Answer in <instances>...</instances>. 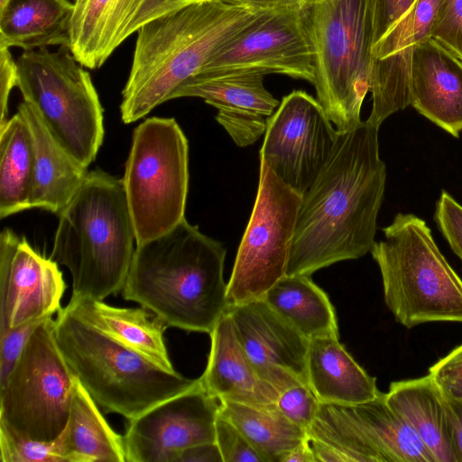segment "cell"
<instances>
[{
	"instance_id": "cell-26",
	"label": "cell",
	"mask_w": 462,
	"mask_h": 462,
	"mask_svg": "<svg viewBox=\"0 0 462 462\" xmlns=\"http://www.w3.org/2000/svg\"><path fill=\"white\" fill-rule=\"evenodd\" d=\"M75 310L89 323L140 354L161 369L175 373L163 340L168 327L147 309L113 307L91 298H70Z\"/></svg>"
},
{
	"instance_id": "cell-40",
	"label": "cell",
	"mask_w": 462,
	"mask_h": 462,
	"mask_svg": "<svg viewBox=\"0 0 462 462\" xmlns=\"http://www.w3.org/2000/svg\"><path fill=\"white\" fill-rule=\"evenodd\" d=\"M18 72L16 60H14L9 48L0 46V128L8 118V101L12 89L17 87Z\"/></svg>"
},
{
	"instance_id": "cell-16",
	"label": "cell",
	"mask_w": 462,
	"mask_h": 462,
	"mask_svg": "<svg viewBox=\"0 0 462 462\" xmlns=\"http://www.w3.org/2000/svg\"><path fill=\"white\" fill-rule=\"evenodd\" d=\"M58 263L12 229L0 233V333L59 312L66 283Z\"/></svg>"
},
{
	"instance_id": "cell-29",
	"label": "cell",
	"mask_w": 462,
	"mask_h": 462,
	"mask_svg": "<svg viewBox=\"0 0 462 462\" xmlns=\"http://www.w3.org/2000/svg\"><path fill=\"white\" fill-rule=\"evenodd\" d=\"M263 300L309 340L338 337L335 310L328 295L310 275L283 276Z\"/></svg>"
},
{
	"instance_id": "cell-39",
	"label": "cell",
	"mask_w": 462,
	"mask_h": 462,
	"mask_svg": "<svg viewBox=\"0 0 462 462\" xmlns=\"http://www.w3.org/2000/svg\"><path fill=\"white\" fill-rule=\"evenodd\" d=\"M43 319L0 333V387L7 381L32 331Z\"/></svg>"
},
{
	"instance_id": "cell-13",
	"label": "cell",
	"mask_w": 462,
	"mask_h": 462,
	"mask_svg": "<svg viewBox=\"0 0 462 462\" xmlns=\"http://www.w3.org/2000/svg\"><path fill=\"white\" fill-rule=\"evenodd\" d=\"M337 134L318 99L294 90L267 120L260 162L303 196L330 157Z\"/></svg>"
},
{
	"instance_id": "cell-7",
	"label": "cell",
	"mask_w": 462,
	"mask_h": 462,
	"mask_svg": "<svg viewBox=\"0 0 462 462\" xmlns=\"http://www.w3.org/2000/svg\"><path fill=\"white\" fill-rule=\"evenodd\" d=\"M302 19L314 52L317 99L337 132L358 126L369 91L372 48L366 0H309Z\"/></svg>"
},
{
	"instance_id": "cell-25",
	"label": "cell",
	"mask_w": 462,
	"mask_h": 462,
	"mask_svg": "<svg viewBox=\"0 0 462 462\" xmlns=\"http://www.w3.org/2000/svg\"><path fill=\"white\" fill-rule=\"evenodd\" d=\"M385 398L411 426L435 462H456L447 401L429 374L393 382Z\"/></svg>"
},
{
	"instance_id": "cell-8",
	"label": "cell",
	"mask_w": 462,
	"mask_h": 462,
	"mask_svg": "<svg viewBox=\"0 0 462 462\" xmlns=\"http://www.w3.org/2000/svg\"><path fill=\"white\" fill-rule=\"evenodd\" d=\"M16 65L23 100L55 140L88 167L104 139V109L89 73L65 46L23 51Z\"/></svg>"
},
{
	"instance_id": "cell-33",
	"label": "cell",
	"mask_w": 462,
	"mask_h": 462,
	"mask_svg": "<svg viewBox=\"0 0 462 462\" xmlns=\"http://www.w3.org/2000/svg\"><path fill=\"white\" fill-rule=\"evenodd\" d=\"M320 403L310 384L301 383L281 392L275 406L290 421L308 432Z\"/></svg>"
},
{
	"instance_id": "cell-19",
	"label": "cell",
	"mask_w": 462,
	"mask_h": 462,
	"mask_svg": "<svg viewBox=\"0 0 462 462\" xmlns=\"http://www.w3.org/2000/svg\"><path fill=\"white\" fill-rule=\"evenodd\" d=\"M442 0H418L411 11L371 48L372 110L366 122L380 127L410 106L412 51L430 38Z\"/></svg>"
},
{
	"instance_id": "cell-35",
	"label": "cell",
	"mask_w": 462,
	"mask_h": 462,
	"mask_svg": "<svg viewBox=\"0 0 462 462\" xmlns=\"http://www.w3.org/2000/svg\"><path fill=\"white\" fill-rule=\"evenodd\" d=\"M430 38L462 60V0H442Z\"/></svg>"
},
{
	"instance_id": "cell-10",
	"label": "cell",
	"mask_w": 462,
	"mask_h": 462,
	"mask_svg": "<svg viewBox=\"0 0 462 462\" xmlns=\"http://www.w3.org/2000/svg\"><path fill=\"white\" fill-rule=\"evenodd\" d=\"M75 375L55 337V320H42L0 387V425L32 440L51 442L63 432Z\"/></svg>"
},
{
	"instance_id": "cell-1",
	"label": "cell",
	"mask_w": 462,
	"mask_h": 462,
	"mask_svg": "<svg viewBox=\"0 0 462 462\" xmlns=\"http://www.w3.org/2000/svg\"><path fill=\"white\" fill-rule=\"evenodd\" d=\"M378 130L362 121L338 132L330 157L302 196L286 275L310 276L371 252L386 181Z\"/></svg>"
},
{
	"instance_id": "cell-17",
	"label": "cell",
	"mask_w": 462,
	"mask_h": 462,
	"mask_svg": "<svg viewBox=\"0 0 462 462\" xmlns=\"http://www.w3.org/2000/svg\"><path fill=\"white\" fill-rule=\"evenodd\" d=\"M201 1L74 0L69 49L85 68L97 69L146 24Z\"/></svg>"
},
{
	"instance_id": "cell-43",
	"label": "cell",
	"mask_w": 462,
	"mask_h": 462,
	"mask_svg": "<svg viewBox=\"0 0 462 462\" xmlns=\"http://www.w3.org/2000/svg\"><path fill=\"white\" fill-rule=\"evenodd\" d=\"M444 395V394H443ZM456 462H462V401L446 397Z\"/></svg>"
},
{
	"instance_id": "cell-12",
	"label": "cell",
	"mask_w": 462,
	"mask_h": 462,
	"mask_svg": "<svg viewBox=\"0 0 462 462\" xmlns=\"http://www.w3.org/2000/svg\"><path fill=\"white\" fill-rule=\"evenodd\" d=\"M301 199L260 162L255 201L227 282L229 305L263 299L286 275Z\"/></svg>"
},
{
	"instance_id": "cell-4",
	"label": "cell",
	"mask_w": 462,
	"mask_h": 462,
	"mask_svg": "<svg viewBox=\"0 0 462 462\" xmlns=\"http://www.w3.org/2000/svg\"><path fill=\"white\" fill-rule=\"evenodd\" d=\"M58 216L51 257L69 269L71 298L103 300L122 291L136 243L123 180L88 171Z\"/></svg>"
},
{
	"instance_id": "cell-34",
	"label": "cell",
	"mask_w": 462,
	"mask_h": 462,
	"mask_svg": "<svg viewBox=\"0 0 462 462\" xmlns=\"http://www.w3.org/2000/svg\"><path fill=\"white\" fill-rule=\"evenodd\" d=\"M215 442L223 462H263L243 433L221 414L216 420Z\"/></svg>"
},
{
	"instance_id": "cell-30",
	"label": "cell",
	"mask_w": 462,
	"mask_h": 462,
	"mask_svg": "<svg viewBox=\"0 0 462 462\" xmlns=\"http://www.w3.org/2000/svg\"><path fill=\"white\" fill-rule=\"evenodd\" d=\"M219 414L230 420L259 453L263 462L282 457L304 440L307 431L290 421L273 404L220 402Z\"/></svg>"
},
{
	"instance_id": "cell-11",
	"label": "cell",
	"mask_w": 462,
	"mask_h": 462,
	"mask_svg": "<svg viewBox=\"0 0 462 462\" xmlns=\"http://www.w3.org/2000/svg\"><path fill=\"white\" fill-rule=\"evenodd\" d=\"M307 434L317 462H435L382 392L356 405L321 402Z\"/></svg>"
},
{
	"instance_id": "cell-3",
	"label": "cell",
	"mask_w": 462,
	"mask_h": 462,
	"mask_svg": "<svg viewBox=\"0 0 462 462\" xmlns=\"http://www.w3.org/2000/svg\"><path fill=\"white\" fill-rule=\"evenodd\" d=\"M266 10L205 0L158 18L137 32L122 91L121 119L131 124L170 99L205 70L221 48Z\"/></svg>"
},
{
	"instance_id": "cell-9",
	"label": "cell",
	"mask_w": 462,
	"mask_h": 462,
	"mask_svg": "<svg viewBox=\"0 0 462 462\" xmlns=\"http://www.w3.org/2000/svg\"><path fill=\"white\" fill-rule=\"evenodd\" d=\"M189 143L174 118L151 117L133 132L123 177L136 245L158 237L185 218Z\"/></svg>"
},
{
	"instance_id": "cell-38",
	"label": "cell",
	"mask_w": 462,
	"mask_h": 462,
	"mask_svg": "<svg viewBox=\"0 0 462 462\" xmlns=\"http://www.w3.org/2000/svg\"><path fill=\"white\" fill-rule=\"evenodd\" d=\"M428 374L444 396L462 401V344L439 359Z\"/></svg>"
},
{
	"instance_id": "cell-45",
	"label": "cell",
	"mask_w": 462,
	"mask_h": 462,
	"mask_svg": "<svg viewBox=\"0 0 462 462\" xmlns=\"http://www.w3.org/2000/svg\"><path fill=\"white\" fill-rule=\"evenodd\" d=\"M8 2V0H0V9L3 8L6 3Z\"/></svg>"
},
{
	"instance_id": "cell-32",
	"label": "cell",
	"mask_w": 462,
	"mask_h": 462,
	"mask_svg": "<svg viewBox=\"0 0 462 462\" xmlns=\"http://www.w3.org/2000/svg\"><path fill=\"white\" fill-rule=\"evenodd\" d=\"M1 462H65L59 438L51 442L20 437L0 425Z\"/></svg>"
},
{
	"instance_id": "cell-28",
	"label": "cell",
	"mask_w": 462,
	"mask_h": 462,
	"mask_svg": "<svg viewBox=\"0 0 462 462\" xmlns=\"http://www.w3.org/2000/svg\"><path fill=\"white\" fill-rule=\"evenodd\" d=\"M59 439L65 462H126L124 436L112 430L76 376L68 421Z\"/></svg>"
},
{
	"instance_id": "cell-41",
	"label": "cell",
	"mask_w": 462,
	"mask_h": 462,
	"mask_svg": "<svg viewBox=\"0 0 462 462\" xmlns=\"http://www.w3.org/2000/svg\"><path fill=\"white\" fill-rule=\"evenodd\" d=\"M224 4L236 6H244L254 10L301 11L309 0H217Z\"/></svg>"
},
{
	"instance_id": "cell-23",
	"label": "cell",
	"mask_w": 462,
	"mask_h": 462,
	"mask_svg": "<svg viewBox=\"0 0 462 462\" xmlns=\"http://www.w3.org/2000/svg\"><path fill=\"white\" fill-rule=\"evenodd\" d=\"M17 111L26 121L32 142L30 208L59 214L82 185L88 173V167L55 140L29 102H21Z\"/></svg>"
},
{
	"instance_id": "cell-15",
	"label": "cell",
	"mask_w": 462,
	"mask_h": 462,
	"mask_svg": "<svg viewBox=\"0 0 462 462\" xmlns=\"http://www.w3.org/2000/svg\"><path fill=\"white\" fill-rule=\"evenodd\" d=\"M220 402L199 383L129 420L126 462H175L189 447L215 442Z\"/></svg>"
},
{
	"instance_id": "cell-6",
	"label": "cell",
	"mask_w": 462,
	"mask_h": 462,
	"mask_svg": "<svg viewBox=\"0 0 462 462\" xmlns=\"http://www.w3.org/2000/svg\"><path fill=\"white\" fill-rule=\"evenodd\" d=\"M371 250L383 298L407 328L429 322L462 323V280L439 249L427 223L398 213Z\"/></svg>"
},
{
	"instance_id": "cell-22",
	"label": "cell",
	"mask_w": 462,
	"mask_h": 462,
	"mask_svg": "<svg viewBox=\"0 0 462 462\" xmlns=\"http://www.w3.org/2000/svg\"><path fill=\"white\" fill-rule=\"evenodd\" d=\"M209 336L208 365L199 377L203 387L219 402L254 405L275 403L279 393L256 373L228 311L217 322Z\"/></svg>"
},
{
	"instance_id": "cell-18",
	"label": "cell",
	"mask_w": 462,
	"mask_h": 462,
	"mask_svg": "<svg viewBox=\"0 0 462 462\" xmlns=\"http://www.w3.org/2000/svg\"><path fill=\"white\" fill-rule=\"evenodd\" d=\"M239 340L260 378L279 393L308 383L309 339L263 300L229 305Z\"/></svg>"
},
{
	"instance_id": "cell-31",
	"label": "cell",
	"mask_w": 462,
	"mask_h": 462,
	"mask_svg": "<svg viewBox=\"0 0 462 462\" xmlns=\"http://www.w3.org/2000/svg\"><path fill=\"white\" fill-rule=\"evenodd\" d=\"M33 171L32 136L17 111L0 128V217L30 208Z\"/></svg>"
},
{
	"instance_id": "cell-20",
	"label": "cell",
	"mask_w": 462,
	"mask_h": 462,
	"mask_svg": "<svg viewBox=\"0 0 462 462\" xmlns=\"http://www.w3.org/2000/svg\"><path fill=\"white\" fill-rule=\"evenodd\" d=\"M265 75L229 71L199 76L184 85L174 98L196 97L217 109L216 120L235 143L245 147L265 132L268 118L280 102L265 88Z\"/></svg>"
},
{
	"instance_id": "cell-37",
	"label": "cell",
	"mask_w": 462,
	"mask_h": 462,
	"mask_svg": "<svg viewBox=\"0 0 462 462\" xmlns=\"http://www.w3.org/2000/svg\"><path fill=\"white\" fill-rule=\"evenodd\" d=\"M434 217L450 248L462 262V205L443 190L437 201Z\"/></svg>"
},
{
	"instance_id": "cell-21",
	"label": "cell",
	"mask_w": 462,
	"mask_h": 462,
	"mask_svg": "<svg viewBox=\"0 0 462 462\" xmlns=\"http://www.w3.org/2000/svg\"><path fill=\"white\" fill-rule=\"evenodd\" d=\"M410 106L452 136L462 132V60L432 38L412 51Z\"/></svg>"
},
{
	"instance_id": "cell-44",
	"label": "cell",
	"mask_w": 462,
	"mask_h": 462,
	"mask_svg": "<svg viewBox=\"0 0 462 462\" xmlns=\"http://www.w3.org/2000/svg\"><path fill=\"white\" fill-rule=\"evenodd\" d=\"M280 462H317L309 438L286 452Z\"/></svg>"
},
{
	"instance_id": "cell-27",
	"label": "cell",
	"mask_w": 462,
	"mask_h": 462,
	"mask_svg": "<svg viewBox=\"0 0 462 462\" xmlns=\"http://www.w3.org/2000/svg\"><path fill=\"white\" fill-rule=\"evenodd\" d=\"M72 13L69 0H8L0 9V46L69 48Z\"/></svg>"
},
{
	"instance_id": "cell-14",
	"label": "cell",
	"mask_w": 462,
	"mask_h": 462,
	"mask_svg": "<svg viewBox=\"0 0 462 462\" xmlns=\"http://www.w3.org/2000/svg\"><path fill=\"white\" fill-rule=\"evenodd\" d=\"M229 71L282 74L313 85L314 52L301 11L265 12L216 52L199 76Z\"/></svg>"
},
{
	"instance_id": "cell-42",
	"label": "cell",
	"mask_w": 462,
	"mask_h": 462,
	"mask_svg": "<svg viewBox=\"0 0 462 462\" xmlns=\"http://www.w3.org/2000/svg\"><path fill=\"white\" fill-rule=\"evenodd\" d=\"M175 462H223L216 442L202 443L180 450Z\"/></svg>"
},
{
	"instance_id": "cell-36",
	"label": "cell",
	"mask_w": 462,
	"mask_h": 462,
	"mask_svg": "<svg viewBox=\"0 0 462 462\" xmlns=\"http://www.w3.org/2000/svg\"><path fill=\"white\" fill-rule=\"evenodd\" d=\"M417 1L366 0L371 21L372 46L403 19Z\"/></svg>"
},
{
	"instance_id": "cell-24",
	"label": "cell",
	"mask_w": 462,
	"mask_h": 462,
	"mask_svg": "<svg viewBox=\"0 0 462 462\" xmlns=\"http://www.w3.org/2000/svg\"><path fill=\"white\" fill-rule=\"evenodd\" d=\"M307 378L320 402L356 405L381 393L376 378L359 365L335 336L309 340Z\"/></svg>"
},
{
	"instance_id": "cell-5",
	"label": "cell",
	"mask_w": 462,
	"mask_h": 462,
	"mask_svg": "<svg viewBox=\"0 0 462 462\" xmlns=\"http://www.w3.org/2000/svg\"><path fill=\"white\" fill-rule=\"evenodd\" d=\"M55 337L96 403L129 420L199 383V378L161 369L89 323L70 303L58 312Z\"/></svg>"
},
{
	"instance_id": "cell-2",
	"label": "cell",
	"mask_w": 462,
	"mask_h": 462,
	"mask_svg": "<svg viewBox=\"0 0 462 462\" xmlns=\"http://www.w3.org/2000/svg\"><path fill=\"white\" fill-rule=\"evenodd\" d=\"M226 249L186 218L136 245L122 296L151 310L167 327L210 334L227 311Z\"/></svg>"
}]
</instances>
